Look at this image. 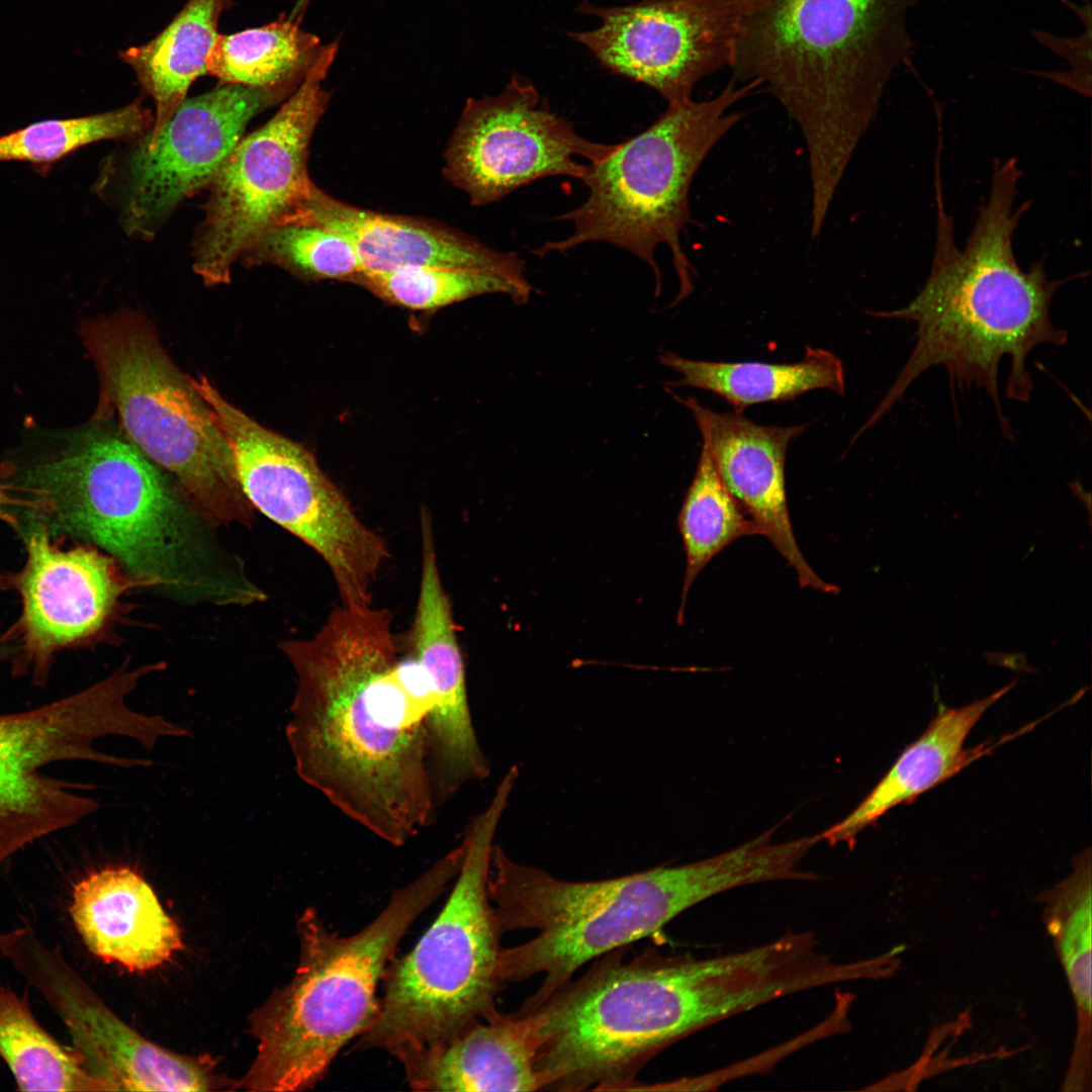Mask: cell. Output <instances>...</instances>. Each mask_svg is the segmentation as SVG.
I'll return each mask as SVG.
<instances>
[{"instance_id":"cell-1","label":"cell","mask_w":1092,"mask_h":1092,"mask_svg":"<svg viewBox=\"0 0 1092 1092\" xmlns=\"http://www.w3.org/2000/svg\"><path fill=\"white\" fill-rule=\"evenodd\" d=\"M280 647L296 674L285 733L298 777L377 838L406 844L438 806L433 699L417 658L399 656L390 612L342 604Z\"/></svg>"},{"instance_id":"cell-2","label":"cell","mask_w":1092,"mask_h":1092,"mask_svg":"<svg viewBox=\"0 0 1092 1092\" xmlns=\"http://www.w3.org/2000/svg\"><path fill=\"white\" fill-rule=\"evenodd\" d=\"M1021 171L1015 159L996 161L988 198L967 244H956L953 218L934 183L936 240L929 275L906 306L873 314L914 322L916 342L897 379L860 432L874 426L927 369L942 366L961 389L984 388L1003 433L1011 429L1001 408L998 368L1008 356L1006 395L1026 402L1033 388L1026 370L1039 345H1065L1068 333L1054 325L1051 303L1071 278L1051 280L1040 259L1024 271L1013 251L1014 232L1029 201L1014 206Z\"/></svg>"},{"instance_id":"cell-3","label":"cell","mask_w":1092,"mask_h":1092,"mask_svg":"<svg viewBox=\"0 0 1092 1092\" xmlns=\"http://www.w3.org/2000/svg\"><path fill=\"white\" fill-rule=\"evenodd\" d=\"M628 946L596 960L540 1003L530 1022L542 1091H630L658 1053L766 1003L769 978L753 948L711 958Z\"/></svg>"},{"instance_id":"cell-4","label":"cell","mask_w":1092,"mask_h":1092,"mask_svg":"<svg viewBox=\"0 0 1092 1092\" xmlns=\"http://www.w3.org/2000/svg\"><path fill=\"white\" fill-rule=\"evenodd\" d=\"M155 463L123 434L89 428L19 484L52 537L70 536L113 557L128 574L188 605L246 607L267 596L244 561Z\"/></svg>"},{"instance_id":"cell-5","label":"cell","mask_w":1092,"mask_h":1092,"mask_svg":"<svg viewBox=\"0 0 1092 1092\" xmlns=\"http://www.w3.org/2000/svg\"><path fill=\"white\" fill-rule=\"evenodd\" d=\"M920 0H763L745 17L730 65L764 87L804 136L811 223H824L851 157L913 41Z\"/></svg>"},{"instance_id":"cell-6","label":"cell","mask_w":1092,"mask_h":1092,"mask_svg":"<svg viewBox=\"0 0 1092 1092\" xmlns=\"http://www.w3.org/2000/svg\"><path fill=\"white\" fill-rule=\"evenodd\" d=\"M768 866L747 841L695 862L657 867L619 878L564 881L491 850L488 895L503 933L534 930L524 943L503 948L499 977L543 981L521 1005L532 1007L570 981L579 968L661 930L693 906L723 892L762 883Z\"/></svg>"},{"instance_id":"cell-7","label":"cell","mask_w":1092,"mask_h":1092,"mask_svg":"<svg viewBox=\"0 0 1092 1092\" xmlns=\"http://www.w3.org/2000/svg\"><path fill=\"white\" fill-rule=\"evenodd\" d=\"M461 847L395 891L383 910L352 935L331 930L313 908L301 914L295 974L252 1014L257 1055L235 1089H309L339 1052L370 1027L379 1010L378 984L398 943L456 878Z\"/></svg>"},{"instance_id":"cell-8","label":"cell","mask_w":1092,"mask_h":1092,"mask_svg":"<svg viewBox=\"0 0 1092 1092\" xmlns=\"http://www.w3.org/2000/svg\"><path fill=\"white\" fill-rule=\"evenodd\" d=\"M516 781L515 772L507 771L466 827L461 867L447 902L415 947L389 963L377 1016L359 1036V1050H381L400 1060L498 1011L504 933L487 881L495 832Z\"/></svg>"},{"instance_id":"cell-9","label":"cell","mask_w":1092,"mask_h":1092,"mask_svg":"<svg viewBox=\"0 0 1092 1092\" xmlns=\"http://www.w3.org/2000/svg\"><path fill=\"white\" fill-rule=\"evenodd\" d=\"M81 338L100 380L94 419L115 417L122 434L170 473L213 527L251 526L254 508L240 487L224 435L151 323L119 312L83 324Z\"/></svg>"},{"instance_id":"cell-10","label":"cell","mask_w":1092,"mask_h":1092,"mask_svg":"<svg viewBox=\"0 0 1092 1092\" xmlns=\"http://www.w3.org/2000/svg\"><path fill=\"white\" fill-rule=\"evenodd\" d=\"M759 85L737 86L732 80L713 98L668 104L667 109L638 135L618 144L605 159L587 165L582 183L588 196L579 206L559 215L573 233L533 251L540 257L567 252L589 242H606L644 261L660 291L655 250L671 253L679 290L676 302L693 290L692 266L680 242L691 218L690 188L701 164L743 114L729 111Z\"/></svg>"},{"instance_id":"cell-11","label":"cell","mask_w":1092,"mask_h":1092,"mask_svg":"<svg viewBox=\"0 0 1092 1092\" xmlns=\"http://www.w3.org/2000/svg\"><path fill=\"white\" fill-rule=\"evenodd\" d=\"M74 695L36 709L0 715V864L27 844L77 824L99 809V803L75 785L47 777L40 769L53 762L87 760L125 768L153 764L151 759L120 757L93 747L106 736H125L153 749L172 732L170 721L127 708L126 697L151 663L128 668Z\"/></svg>"},{"instance_id":"cell-12","label":"cell","mask_w":1092,"mask_h":1092,"mask_svg":"<svg viewBox=\"0 0 1092 1092\" xmlns=\"http://www.w3.org/2000/svg\"><path fill=\"white\" fill-rule=\"evenodd\" d=\"M190 379L224 435L240 487L254 510L323 558L342 604H372V584L389 558L382 537L360 520L307 450L233 405L206 377Z\"/></svg>"},{"instance_id":"cell-13","label":"cell","mask_w":1092,"mask_h":1092,"mask_svg":"<svg viewBox=\"0 0 1092 1092\" xmlns=\"http://www.w3.org/2000/svg\"><path fill=\"white\" fill-rule=\"evenodd\" d=\"M337 52V42L327 44L299 87L267 123L242 138L211 182L194 243L193 267L204 283L229 282L235 261L307 199L308 149L330 101L324 80Z\"/></svg>"},{"instance_id":"cell-14","label":"cell","mask_w":1092,"mask_h":1092,"mask_svg":"<svg viewBox=\"0 0 1092 1092\" xmlns=\"http://www.w3.org/2000/svg\"><path fill=\"white\" fill-rule=\"evenodd\" d=\"M763 0H640L622 6L582 1L600 19L571 31L607 70L657 91L668 104L692 99L697 84L730 67L743 20Z\"/></svg>"},{"instance_id":"cell-15","label":"cell","mask_w":1092,"mask_h":1092,"mask_svg":"<svg viewBox=\"0 0 1092 1092\" xmlns=\"http://www.w3.org/2000/svg\"><path fill=\"white\" fill-rule=\"evenodd\" d=\"M618 144L579 135L572 123L542 101L533 83L514 74L500 93L467 99L443 170L472 205L483 206L546 177L582 181L587 165L576 158L597 163Z\"/></svg>"},{"instance_id":"cell-16","label":"cell","mask_w":1092,"mask_h":1092,"mask_svg":"<svg viewBox=\"0 0 1092 1092\" xmlns=\"http://www.w3.org/2000/svg\"><path fill=\"white\" fill-rule=\"evenodd\" d=\"M24 538L25 563L19 571L1 574L0 586L17 592L22 603L20 618L9 629L19 642L12 671L30 673L42 685L56 652L97 639L123 595L154 585L91 544L60 547L38 522L32 521Z\"/></svg>"},{"instance_id":"cell-17","label":"cell","mask_w":1092,"mask_h":1092,"mask_svg":"<svg viewBox=\"0 0 1092 1092\" xmlns=\"http://www.w3.org/2000/svg\"><path fill=\"white\" fill-rule=\"evenodd\" d=\"M286 96L274 89L222 84L186 98L125 163L120 206L125 232L153 237L179 202L211 184L248 122Z\"/></svg>"},{"instance_id":"cell-18","label":"cell","mask_w":1092,"mask_h":1092,"mask_svg":"<svg viewBox=\"0 0 1092 1092\" xmlns=\"http://www.w3.org/2000/svg\"><path fill=\"white\" fill-rule=\"evenodd\" d=\"M421 540L420 588L410 644L433 699L428 724L430 763L435 794L442 804L464 785L486 779L490 766L473 726L463 656L428 513L421 517Z\"/></svg>"},{"instance_id":"cell-19","label":"cell","mask_w":1092,"mask_h":1092,"mask_svg":"<svg viewBox=\"0 0 1092 1092\" xmlns=\"http://www.w3.org/2000/svg\"><path fill=\"white\" fill-rule=\"evenodd\" d=\"M692 412L715 468L732 496L795 570L802 587L826 594L839 588L824 581L806 561L790 519L785 462L790 442L804 426L758 425L742 413H717L694 397L677 398Z\"/></svg>"},{"instance_id":"cell-20","label":"cell","mask_w":1092,"mask_h":1092,"mask_svg":"<svg viewBox=\"0 0 1092 1092\" xmlns=\"http://www.w3.org/2000/svg\"><path fill=\"white\" fill-rule=\"evenodd\" d=\"M301 217L314 219L347 238L356 249L364 271L439 266L482 269L526 278L524 264L515 253L493 250L435 220L353 206L314 184L296 215Z\"/></svg>"},{"instance_id":"cell-21","label":"cell","mask_w":1092,"mask_h":1092,"mask_svg":"<svg viewBox=\"0 0 1092 1092\" xmlns=\"http://www.w3.org/2000/svg\"><path fill=\"white\" fill-rule=\"evenodd\" d=\"M71 915L88 948L130 971H148L182 947L181 932L132 869L105 868L76 884Z\"/></svg>"},{"instance_id":"cell-22","label":"cell","mask_w":1092,"mask_h":1092,"mask_svg":"<svg viewBox=\"0 0 1092 1092\" xmlns=\"http://www.w3.org/2000/svg\"><path fill=\"white\" fill-rule=\"evenodd\" d=\"M537 1044L528 1019L495 1012L440 1044L400 1060L419 1091H541Z\"/></svg>"},{"instance_id":"cell-23","label":"cell","mask_w":1092,"mask_h":1092,"mask_svg":"<svg viewBox=\"0 0 1092 1092\" xmlns=\"http://www.w3.org/2000/svg\"><path fill=\"white\" fill-rule=\"evenodd\" d=\"M60 1006L91 1073L107 1090L208 1091L210 1069L146 1039L103 1004L78 990L60 991Z\"/></svg>"},{"instance_id":"cell-24","label":"cell","mask_w":1092,"mask_h":1092,"mask_svg":"<svg viewBox=\"0 0 1092 1092\" xmlns=\"http://www.w3.org/2000/svg\"><path fill=\"white\" fill-rule=\"evenodd\" d=\"M1017 682L959 708H942L925 731L910 743L860 804L844 819L821 833L829 844L852 846L857 835L897 805L945 782L1013 736L964 748L965 741L985 712Z\"/></svg>"},{"instance_id":"cell-25","label":"cell","mask_w":1092,"mask_h":1092,"mask_svg":"<svg viewBox=\"0 0 1092 1092\" xmlns=\"http://www.w3.org/2000/svg\"><path fill=\"white\" fill-rule=\"evenodd\" d=\"M233 0H187L150 41L119 55L152 97L155 116L147 139L155 138L186 99L191 84L207 74V58L219 35L221 14Z\"/></svg>"},{"instance_id":"cell-26","label":"cell","mask_w":1092,"mask_h":1092,"mask_svg":"<svg viewBox=\"0 0 1092 1092\" xmlns=\"http://www.w3.org/2000/svg\"><path fill=\"white\" fill-rule=\"evenodd\" d=\"M660 362L680 377L670 386L711 391L726 399L735 412L765 401L793 399L814 389L844 394L842 363L830 351L806 348L802 361L791 364L762 362H710L663 352Z\"/></svg>"},{"instance_id":"cell-27","label":"cell","mask_w":1092,"mask_h":1092,"mask_svg":"<svg viewBox=\"0 0 1092 1092\" xmlns=\"http://www.w3.org/2000/svg\"><path fill=\"white\" fill-rule=\"evenodd\" d=\"M291 17L232 34H219L206 62L222 84L274 89L291 95L326 50Z\"/></svg>"},{"instance_id":"cell-28","label":"cell","mask_w":1092,"mask_h":1092,"mask_svg":"<svg viewBox=\"0 0 1092 1092\" xmlns=\"http://www.w3.org/2000/svg\"><path fill=\"white\" fill-rule=\"evenodd\" d=\"M0 1056L22 1091H102L80 1052L58 1043L35 1021L27 1004L0 989Z\"/></svg>"},{"instance_id":"cell-29","label":"cell","mask_w":1092,"mask_h":1092,"mask_svg":"<svg viewBox=\"0 0 1092 1092\" xmlns=\"http://www.w3.org/2000/svg\"><path fill=\"white\" fill-rule=\"evenodd\" d=\"M678 530L687 562L678 612L681 623L689 590L705 566L735 540L759 534L723 484L704 441L697 471L678 514Z\"/></svg>"},{"instance_id":"cell-30","label":"cell","mask_w":1092,"mask_h":1092,"mask_svg":"<svg viewBox=\"0 0 1092 1092\" xmlns=\"http://www.w3.org/2000/svg\"><path fill=\"white\" fill-rule=\"evenodd\" d=\"M141 102L90 115L49 118L0 135V163L31 165L39 174L93 143L130 138L153 124Z\"/></svg>"},{"instance_id":"cell-31","label":"cell","mask_w":1092,"mask_h":1092,"mask_svg":"<svg viewBox=\"0 0 1092 1092\" xmlns=\"http://www.w3.org/2000/svg\"><path fill=\"white\" fill-rule=\"evenodd\" d=\"M354 281L363 283L384 299L413 309L437 308L487 293H504L517 303H524L532 290L527 278L482 269L439 266L364 271Z\"/></svg>"},{"instance_id":"cell-32","label":"cell","mask_w":1092,"mask_h":1092,"mask_svg":"<svg viewBox=\"0 0 1092 1092\" xmlns=\"http://www.w3.org/2000/svg\"><path fill=\"white\" fill-rule=\"evenodd\" d=\"M245 254L250 263H273L311 279L354 281L364 271L347 238L307 217L273 228Z\"/></svg>"},{"instance_id":"cell-33","label":"cell","mask_w":1092,"mask_h":1092,"mask_svg":"<svg viewBox=\"0 0 1092 1092\" xmlns=\"http://www.w3.org/2000/svg\"><path fill=\"white\" fill-rule=\"evenodd\" d=\"M14 472L15 467L12 463H0V521L18 529V518L12 510L21 509L27 513H32L37 510V504L33 498L21 495L24 490L20 485L15 486L8 482Z\"/></svg>"},{"instance_id":"cell-34","label":"cell","mask_w":1092,"mask_h":1092,"mask_svg":"<svg viewBox=\"0 0 1092 1092\" xmlns=\"http://www.w3.org/2000/svg\"><path fill=\"white\" fill-rule=\"evenodd\" d=\"M984 656L990 663L1005 666L1016 670L1032 671L1033 669L1027 664L1024 653H1000V652H986Z\"/></svg>"},{"instance_id":"cell-35","label":"cell","mask_w":1092,"mask_h":1092,"mask_svg":"<svg viewBox=\"0 0 1092 1092\" xmlns=\"http://www.w3.org/2000/svg\"><path fill=\"white\" fill-rule=\"evenodd\" d=\"M8 641H9V638H8V636H7L6 634H4V635H3V636H2L1 638H0V658H1V657H2V656H3L4 654H5V652H6V648H5L4 646H5V644H6V643H7Z\"/></svg>"}]
</instances>
